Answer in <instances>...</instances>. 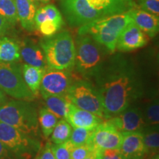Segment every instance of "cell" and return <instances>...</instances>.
I'll return each mask as SVG.
<instances>
[{"label":"cell","instance_id":"1","mask_svg":"<svg viewBox=\"0 0 159 159\" xmlns=\"http://www.w3.org/2000/svg\"><path fill=\"white\" fill-rule=\"evenodd\" d=\"M105 119L112 118L140 99L143 86L131 63L121 56L105 61L93 77Z\"/></svg>","mask_w":159,"mask_h":159},{"label":"cell","instance_id":"8","mask_svg":"<svg viewBox=\"0 0 159 159\" xmlns=\"http://www.w3.org/2000/svg\"><path fill=\"white\" fill-rule=\"evenodd\" d=\"M0 89L14 99L29 101L34 98L24 80L21 66L16 62L0 61Z\"/></svg>","mask_w":159,"mask_h":159},{"label":"cell","instance_id":"10","mask_svg":"<svg viewBox=\"0 0 159 159\" xmlns=\"http://www.w3.org/2000/svg\"><path fill=\"white\" fill-rule=\"evenodd\" d=\"M72 83L70 71L47 67L43 71L40 90L51 94L66 97Z\"/></svg>","mask_w":159,"mask_h":159},{"label":"cell","instance_id":"2","mask_svg":"<svg viewBox=\"0 0 159 159\" xmlns=\"http://www.w3.org/2000/svg\"><path fill=\"white\" fill-rule=\"evenodd\" d=\"M136 0H60L69 25L81 27L100 18L130 11Z\"/></svg>","mask_w":159,"mask_h":159},{"label":"cell","instance_id":"30","mask_svg":"<svg viewBox=\"0 0 159 159\" xmlns=\"http://www.w3.org/2000/svg\"><path fill=\"white\" fill-rule=\"evenodd\" d=\"M98 149L90 142L75 147L71 152V159H85Z\"/></svg>","mask_w":159,"mask_h":159},{"label":"cell","instance_id":"4","mask_svg":"<svg viewBox=\"0 0 159 159\" xmlns=\"http://www.w3.org/2000/svg\"><path fill=\"white\" fill-rule=\"evenodd\" d=\"M49 68L71 71L75 67L76 49L69 32L55 33L40 41Z\"/></svg>","mask_w":159,"mask_h":159},{"label":"cell","instance_id":"40","mask_svg":"<svg viewBox=\"0 0 159 159\" xmlns=\"http://www.w3.org/2000/svg\"><path fill=\"white\" fill-rule=\"evenodd\" d=\"M152 159H158V155H157V156H156L154 157L153 158H152Z\"/></svg>","mask_w":159,"mask_h":159},{"label":"cell","instance_id":"26","mask_svg":"<svg viewBox=\"0 0 159 159\" xmlns=\"http://www.w3.org/2000/svg\"><path fill=\"white\" fill-rule=\"evenodd\" d=\"M0 16L7 20L12 26L19 21L14 0H0Z\"/></svg>","mask_w":159,"mask_h":159},{"label":"cell","instance_id":"17","mask_svg":"<svg viewBox=\"0 0 159 159\" xmlns=\"http://www.w3.org/2000/svg\"><path fill=\"white\" fill-rule=\"evenodd\" d=\"M130 14L133 22L149 37L153 38L158 34L159 30L158 16L136 7L131 8Z\"/></svg>","mask_w":159,"mask_h":159},{"label":"cell","instance_id":"39","mask_svg":"<svg viewBox=\"0 0 159 159\" xmlns=\"http://www.w3.org/2000/svg\"><path fill=\"white\" fill-rule=\"evenodd\" d=\"M32 2H33L38 4V5H40V4H46V3H48L49 2L52 1V0H31Z\"/></svg>","mask_w":159,"mask_h":159},{"label":"cell","instance_id":"29","mask_svg":"<svg viewBox=\"0 0 159 159\" xmlns=\"http://www.w3.org/2000/svg\"><path fill=\"white\" fill-rule=\"evenodd\" d=\"M75 147L71 141L68 140L62 144H51V150L55 159H71V152Z\"/></svg>","mask_w":159,"mask_h":159},{"label":"cell","instance_id":"31","mask_svg":"<svg viewBox=\"0 0 159 159\" xmlns=\"http://www.w3.org/2000/svg\"><path fill=\"white\" fill-rule=\"evenodd\" d=\"M136 6L143 11L158 16L159 0H136Z\"/></svg>","mask_w":159,"mask_h":159},{"label":"cell","instance_id":"34","mask_svg":"<svg viewBox=\"0 0 159 159\" xmlns=\"http://www.w3.org/2000/svg\"><path fill=\"white\" fill-rule=\"evenodd\" d=\"M35 159H55L51 150V144L48 143L46 145L45 148L40 152L39 156Z\"/></svg>","mask_w":159,"mask_h":159},{"label":"cell","instance_id":"15","mask_svg":"<svg viewBox=\"0 0 159 159\" xmlns=\"http://www.w3.org/2000/svg\"><path fill=\"white\" fill-rule=\"evenodd\" d=\"M19 52L21 57L27 64L39 67L45 70L47 68L44 52L40 46L34 40L25 39L19 44Z\"/></svg>","mask_w":159,"mask_h":159},{"label":"cell","instance_id":"25","mask_svg":"<svg viewBox=\"0 0 159 159\" xmlns=\"http://www.w3.org/2000/svg\"><path fill=\"white\" fill-rule=\"evenodd\" d=\"M72 128L65 119H61L57 122L51 134V141L54 144H62L69 140Z\"/></svg>","mask_w":159,"mask_h":159},{"label":"cell","instance_id":"7","mask_svg":"<svg viewBox=\"0 0 159 159\" xmlns=\"http://www.w3.org/2000/svg\"><path fill=\"white\" fill-rule=\"evenodd\" d=\"M0 141L16 159H33L41 149V143L35 137L2 122H0Z\"/></svg>","mask_w":159,"mask_h":159},{"label":"cell","instance_id":"22","mask_svg":"<svg viewBox=\"0 0 159 159\" xmlns=\"http://www.w3.org/2000/svg\"><path fill=\"white\" fill-rule=\"evenodd\" d=\"M46 21H52L63 26V19L61 12L54 5L49 4L37 9L35 15V29Z\"/></svg>","mask_w":159,"mask_h":159},{"label":"cell","instance_id":"23","mask_svg":"<svg viewBox=\"0 0 159 159\" xmlns=\"http://www.w3.org/2000/svg\"><path fill=\"white\" fill-rule=\"evenodd\" d=\"M141 133L147 155H156L159 148L158 125L147 126Z\"/></svg>","mask_w":159,"mask_h":159},{"label":"cell","instance_id":"37","mask_svg":"<svg viewBox=\"0 0 159 159\" xmlns=\"http://www.w3.org/2000/svg\"><path fill=\"white\" fill-rule=\"evenodd\" d=\"M102 153L103 150H100V149H98L95 152H93L92 154L90 155V156L85 158V159H102Z\"/></svg>","mask_w":159,"mask_h":159},{"label":"cell","instance_id":"21","mask_svg":"<svg viewBox=\"0 0 159 159\" xmlns=\"http://www.w3.org/2000/svg\"><path fill=\"white\" fill-rule=\"evenodd\" d=\"M20 58L19 43L11 38H0V61L17 62Z\"/></svg>","mask_w":159,"mask_h":159},{"label":"cell","instance_id":"11","mask_svg":"<svg viewBox=\"0 0 159 159\" xmlns=\"http://www.w3.org/2000/svg\"><path fill=\"white\" fill-rule=\"evenodd\" d=\"M122 134L108 119L102 121L94 129L89 142L100 150H119Z\"/></svg>","mask_w":159,"mask_h":159},{"label":"cell","instance_id":"35","mask_svg":"<svg viewBox=\"0 0 159 159\" xmlns=\"http://www.w3.org/2000/svg\"><path fill=\"white\" fill-rule=\"evenodd\" d=\"M12 27L13 26L5 18L0 16V38L5 36Z\"/></svg>","mask_w":159,"mask_h":159},{"label":"cell","instance_id":"5","mask_svg":"<svg viewBox=\"0 0 159 159\" xmlns=\"http://www.w3.org/2000/svg\"><path fill=\"white\" fill-rule=\"evenodd\" d=\"M0 122L35 138L39 135V114L27 100L7 99L0 105Z\"/></svg>","mask_w":159,"mask_h":159},{"label":"cell","instance_id":"33","mask_svg":"<svg viewBox=\"0 0 159 159\" xmlns=\"http://www.w3.org/2000/svg\"><path fill=\"white\" fill-rule=\"evenodd\" d=\"M102 159H123L119 150H103Z\"/></svg>","mask_w":159,"mask_h":159},{"label":"cell","instance_id":"24","mask_svg":"<svg viewBox=\"0 0 159 159\" xmlns=\"http://www.w3.org/2000/svg\"><path fill=\"white\" fill-rule=\"evenodd\" d=\"M57 122V117L47 108H41L39 114V123L43 136L49 138Z\"/></svg>","mask_w":159,"mask_h":159},{"label":"cell","instance_id":"12","mask_svg":"<svg viewBox=\"0 0 159 159\" xmlns=\"http://www.w3.org/2000/svg\"><path fill=\"white\" fill-rule=\"evenodd\" d=\"M108 120L121 133L142 132L148 126L142 111L133 105Z\"/></svg>","mask_w":159,"mask_h":159},{"label":"cell","instance_id":"32","mask_svg":"<svg viewBox=\"0 0 159 159\" xmlns=\"http://www.w3.org/2000/svg\"><path fill=\"white\" fill-rule=\"evenodd\" d=\"M61 27H62V26L58 25L56 22H54V21H46L41 24L38 27L37 30H39L44 36L49 37L57 33V31H59Z\"/></svg>","mask_w":159,"mask_h":159},{"label":"cell","instance_id":"38","mask_svg":"<svg viewBox=\"0 0 159 159\" xmlns=\"http://www.w3.org/2000/svg\"><path fill=\"white\" fill-rule=\"evenodd\" d=\"M6 100H7V97L5 96V92H3V91L0 89V105H2L3 102H5Z\"/></svg>","mask_w":159,"mask_h":159},{"label":"cell","instance_id":"20","mask_svg":"<svg viewBox=\"0 0 159 159\" xmlns=\"http://www.w3.org/2000/svg\"><path fill=\"white\" fill-rule=\"evenodd\" d=\"M43 71L42 69L29 64H24L21 66V72L24 80L30 90L34 95L39 94L41 87Z\"/></svg>","mask_w":159,"mask_h":159},{"label":"cell","instance_id":"16","mask_svg":"<svg viewBox=\"0 0 159 159\" xmlns=\"http://www.w3.org/2000/svg\"><path fill=\"white\" fill-rule=\"evenodd\" d=\"M66 120L73 128L94 129L102 122L103 119L92 113L77 108L70 103Z\"/></svg>","mask_w":159,"mask_h":159},{"label":"cell","instance_id":"36","mask_svg":"<svg viewBox=\"0 0 159 159\" xmlns=\"http://www.w3.org/2000/svg\"><path fill=\"white\" fill-rule=\"evenodd\" d=\"M0 159H16L5 144L0 141Z\"/></svg>","mask_w":159,"mask_h":159},{"label":"cell","instance_id":"9","mask_svg":"<svg viewBox=\"0 0 159 159\" xmlns=\"http://www.w3.org/2000/svg\"><path fill=\"white\" fill-rule=\"evenodd\" d=\"M67 99L77 108L92 113L102 119L104 112L100 97L94 85L86 80H78L72 83L66 95Z\"/></svg>","mask_w":159,"mask_h":159},{"label":"cell","instance_id":"14","mask_svg":"<svg viewBox=\"0 0 159 159\" xmlns=\"http://www.w3.org/2000/svg\"><path fill=\"white\" fill-rule=\"evenodd\" d=\"M119 151L123 159H143L147 155L141 132H123Z\"/></svg>","mask_w":159,"mask_h":159},{"label":"cell","instance_id":"13","mask_svg":"<svg viewBox=\"0 0 159 159\" xmlns=\"http://www.w3.org/2000/svg\"><path fill=\"white\" fill-rule=\"evenodd\" d=\"M147 43L146 34L132 21L119 35L116 49L121 52H130L144 47Z\"/></svg>","mask_w":159,"mask_h":159},{"label":"cell","instance_id":"6","mask_svg":"<svg viewBox=\"0 0 159 159\" xmlns=\"http://www.w3.org/2000/svg\"><path fill=\"white\" fill-rule=\"evenodd\" d=\"M75 43V69L84 77L93 78L102 67L109 52L89 35H78Z\"/></svg>","mask_w":159,"mask_h":159},{"label":"cell","instance_id":"27","mask_svg":"<svg viewBox=\"0 0 159 159\" xmlns=\"http://www.w3.org/2000/svg\"><path fill=\"white\" fill-rule=\"evenodd\" d=\"M142 113L148 126L158 125L159 105L158 99L155 98L150 100L145 106L144 111H142Z\"/></svg>","mask_w":159,"mask_h":159},{"label":"cell","instance_id":"18","mask_svg":"<svg viewBox=\"0 0 159 159\" xmlns=\"http://www.w3.org/2000/svg\"><path fill=\"white\" fill-rule=\"evenodd\" d=\"M16 7L18 19L25 30L28 32L35 30V15L38 4L31 0H14Z\"/></svg>","mask_w":159,"mask_h":159},{"label":"cell","instance_id":"3","mask_svg":"<svg viewBox=\"0 0 159 159\" xmlns=\"http://www.w3.org/2000/svg\"><path fill=\"white\" fill-rule=\"evenodd\" d=\"M133 20L130 12L100 18L79 27L78 35H89L109 52H114L122 32Z\"/></svg>","mask_w":159,"mask_h":159},{"label":"cell","instance_id":"19","mask_svg":"<svg viewBox=\"0 0 159 159\" xmlns=\"http://www.w3.org/2000/svg\"><path fill=\"white\" fill-rule=\"evenodd\" d=\"M40 91L44 99L47 108L54 114L57 119H66L71 103L66 97L49 94L43 90Z\"/></svg>","mask_w":159,"mask_h":159},{"label":"cell","instance_id":"28","mask_svg":"<svg viewBox=\"0 0 159 159\" xmlns=\"http://www.w3.org/2000/svg\"><path fill=\"white\" fill-rule=\"evenodd\" d=\"M69 140L75 147L88 144L92 136L94 129L73 128Z\"/></svg>","mask_w":159,"mask_h":159}]
</instances>
